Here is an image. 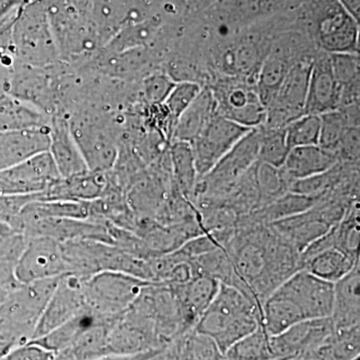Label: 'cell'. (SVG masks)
<instances>
[{"label": "cell", "instance_id": "obj_33", "mask_svg": "<svg viewBox=\"0 0 360 360\" xmlns=\"http://www.w3.org/2000/svg\"><path fill=\"white\" fill-rule=\"evenodd\" d=\"M354 360H360V357L357 356L356 359H354Z\"/></svg>", "mask_w": 360, "mask_h": 360}, {"label": "cell", "instance_id": "obj_17", "mask_svg": "<svg viewBox=\"0 0 360 360\" xmlns=\"http://www.w3.org/2000/svg\"><path fill=\"white\" fill-rule=\"evenodd\" d=\"M98 321H105L97 316L86 307V309L75 315L70 321L53 329L39 340H32L30 342L35 343L56 355L72 345L84 331Z\"/></svg>", "mask_w": 360, "mask_h": 360}, {"label": "cell", "instance_id": "obj_28", "mask_svg": "<svg viewBox=\"0 0 360 360\" xmlns=\"http://www.w3.org/2000/svg\"><path fill=\"white\" fill-rule=\"evenodd\" d=\"M54 356L52 352L30 341L14 347L0 360H53Z\"/></svg>", "mask_w": 360, "mask_h": 360}, {"label": "cell", "instance_id": "obj_16", "mask_svg": "<svg viewBox=\"0 0 360 360\" xmlns=\"http://www.w3.org/2000/svg\"><path fill=\"white\" fill-rule=\"evenodd\" d=\"M357 264H359V257H352L340 248H330L305 259L302 269L322 281L336 283L347 276Z\"/></svg>", "mask_w": 360, "mask_h": 360}, {"label": "cell", "instance_id": "obj_1", "mask_svg": "<svg viewBox=\"0 0 360 360\" xmlns=\"http://www.w3.org/2000/svg\"><path fill=\"white\" fill-rule=\"evenodd\" d=\"M262 321V305L255 298L234 286L220 283L194 329L212 338L225 354L236 341L257 330Z\"/></svg>", "mask_w": 360, "mask_h": 360}, {"label": "cell", "instance_id": "obj_11", "mask_svg": "<svg viewBox=\"0 0 360 360\" xmlns=\"http://www.w3.org/2000/svg\"><path fill=\"white\" fill-rule=\"evenodd\" d=\"M219 285V281L206 276H193L186 283L168 285L188 329L195 328L217 295Z\"/></svg>", "mask_w": 360, "mask_h": 360}, {"label": "cell", "instance_id": "obj_19", "mask_svg": "<svg viewBox=\"0 0 360 360\" xmlns=\"http://www.w3.org/2000/svg\"><path fill=\"white\" fill-rule=\"evenodd\" d=\"M295 63L284 53L272 52L265 56L258 71L257 89L266 110L276 98L284 78Z\"/></svg>", "mask_w": 360, "mask_h": 360}, {"label": "cell", "instance_id": "obj_12", "mask_svg": "<svg viewBox=\"0 0 360 360\" xmlns=\"http://www.w3.org/2000/svg\"><path fill=\"white\" fill-rule=\"evenodd\" d=\"M338 162L335 153L321 146H297L290 149L281 170L292 184L295 180L324 174L335 167Z\"/></svg>", "mask_w": 360, "mask_h": 360}, {"label": "cell", "instance_id": "obj_22", "mask_svg": "<svg viewBox=\"0 0 360 360\" xmlns=\"http://www.w3.org/2000/svg\"><path fill=\"white\" fill-rule=\"evenodd\" d=\"M224 354L226 360H276L270 345V335L262 326L236 341Z\"/></svg>", "mask_w": 360, "mask_h": 360}, {"label": "cell", "instance_id": "obj_20", "mask_svg": "<svg viewBox=\"0 0 360 360\" xmlns=\"http://www.w3.org/2000/svg\"><path fill=\"white\" fill-rule=\"evenodd\" d=\"M329 58L333 75L341 89L340 108L350 105L359 94V54L331 53Z\"/></svg>", "mask_w": 360, "mask_h": 360}, {"label": "cell", "instance_id": "obj_29", "mask_svg": "<svg viewBox=\"0 0 360 360\" xmlns=\"http://www.w3.org/2000/svg\"><path fill=\"white\" fill-rule=\"evenodd\" d=\"M338 160H356L359 158V127H350L335 151Z\"/></svg>", "mask_w": 360, "mask_h": 360}, {"label": "cell", "instance_id": "obj_14", "mask_svg": "<svg viewBox=\"0 0 360 360\" xmlns=\"http://www.w3.org/2000/svg\"><path fill=\"white\" fill-rule=\"evenodd\" d=\"M160 360H226L210 336L191 329L175 338L160 354Z\"/></svg>", "mask_w": 360, "mask_h": 360}, {"label": "cell", "instance_id": "obj_30", "mask_svg": "<svg viewBox=\"0 0 360 360\" xmlns=\"http://www.w3.org/2000/svg\"><path fill=\"white\" fill-rule=\"evenodd\" d=\"M174 89V85L163 77L151 78L148 84V96L151 101H160L169 96L170 91Z\"/></svg>", "mask_w": 360, "mask_h": 360}, {"label": "cell", "instance_id": "obj_23", "mask_svg": "<svg viewBox=\"0 0 360 360\" xmlns=\"http://www.w3.org/2000/svg\"><path fill=\"white\" fill-rule=\"evenodd\" d=\"M321 115L305 113L284 127L288 148L319 146L321 136Z\"/></svg>", "mask_w": 360, "mask_h": 360}, {"label": "cell", "instance_id": "obj_3", "mask_svg": "<svg viewBox=\"0 0 360 360\" xmlns=\"http://www.w3.org/2000/svg\"><path fill=\"white\" fill-rule=\"evenodd\" d=\"M212 90L219 115L250 129H260L264 124L267 110L257 84L236 77L219 82Z\"/></svg>", "mask_w": 360, "mask_h": 360}, {"label": "cell", "instance_id": "obj_7", "mask_svg": "<svg viewBox=\"0 0 360 360\" xmlns=\"http://www.w3.org/2000/svg\"><path fill=\"white\" fill-rule=\"evenodd\" d=\"M85 279L65 274L45 305L32 340H39L86 309Z\"/></svg>", "mask_w": 360, "mask_h": 360}, {"label": "cell", "instance_id": "obj_10", "mask_svg": "<svg viewBox=\"0 0 360 360\" xmlns=\"http://www.w3.org/2000/svg\"><path fill=\"white\" fill-rule=\"evenodd\" d=\"M341 106V89L331 68L329 54L312 61L305 113L321 115Z\"/></svg>", "mask_w": 360, "mask_h": 360}, {"label": "cell", "instance_id": "obj_26", "mask_svg": "<svg viewBox=\"0 0 360 360\" xmlns=\"http://www.w3.org/2000/svg\"><path fill=\"white\" fill-rule=\"evenodd\" d=\"M174 174L180 188L184 193L191 194L198 181L193 148L188 142H177L172 151Z\"/></svg>", "mask_w": 360, "mask_h": 360}, {"label": "cell", "instance_id": "obj_8", "mask_svg": "<svg viewBox=\"0 0 360 360\" xmlns=\"http://www.w3.org/2000/svg\"><path fill=\"white\" fill-rule=\"evenodd\" d=\"M66 274L61 243L49 238H26V243L15 266L20 283L58 278Z\"/></svg>", "mask_w": 360, "mask_h": 360}, {"label": "cell", "instance_id": "obj_13", "mask_svg": "<svg viewBox=\"0 0 360 360\" xmlns=\"http://www.w3.org/2000/svg\"><path fill=\"white\" fill-rule=\"evenodd\" d=\"M330 319L335 329L360 326L359 264L335 283V300Z\"/></svg>", "mask_w": 360, "mask_h": 360}, {"label": "cell", "instance_id": "obj_5", "mask_svg": "<svg viewBox=\"0 0 360 360\" xmlns=\"http://www.w3.org/2000/svg\"><path fill=\"white\" fill-rule=\"evenodd\" d=\"M250 130L215 113L191 143L198 179L207 174Z\"/></svg>", "mask_w": 360, "mask_h": 360}, {"label": "cell", "instance_id": "obj_4", "mask_svg": "<svg viewBox=\"0 0 360 360\" xmlns=\"http://www.w3.org/2000/svg\"><path fill=\"white\" fill-rule=\"evenodd\" d=\"M302 314L303 321L330 317L335 300V283L322 281L305 269L295 272L276 290Z\"/></svg>", "mask_w": 360, "mask_h": 360}, {"label": "cell", "instance_id": "obj_18", "mask_svg": "<svg viewBox=\"0 0 360 360\" xmlns=\"http://www.w3.org/2000/svg\"><path fill=\"white\" fill-rule=\"evenodd\" d=\"M360 354V326L335 329L311 354V360H354Z\"/></svg>", "mask_w": 360, "mask_h": 360}, {"label": "cell", "instance_id": "obj_9", "mask_svg": "<svg viewBox=\"0 0 360 360\" xmlns=\"http://www.w3.org/2000/svg\"><path fill=\"white\" fill-rule=\"evenodd\" d=\"M333 330L330 317L298 322L270 336V345L276 360H288L311 354Z\"/></svg>", "mask_w": 360, "mask_h": 360}, {"label": "cell", "instance_id": "obj_21", "mask_svg": "<svg viewBox=\"0 0 360 360\" xmlns=\"http://www.w3.org/2000/svg\"><path fill=\"white\" fill-rule=\"evenodd\" d=\"M321 41L329 54L356 53L357 32L349 20L338 18L322 26Z\"/></svg>", "mask_w": 360, "mask_h": 360}, {"label": "cell", "instance_id": "obj_25", "mask_svg": "<svg viewBox=\"0 0 360 360\" xmlns=\"http://www.w3.org/2000/svg\"><path fill=\"white\" fill-rule=\"evenodd\" d=\"M321 127L319 146L335 153L341 139L350 127V117L345 108L328 111L321 115Z\"/></svg>", "mask_w": 360, "mask_h": 360}, {"label": "cell", "instance_id": "obj_32", "mask_svg": "<svg viewBox=\"0 0 360 360\" xmlns=\"http://www.w3.org/2000/svg\"><path fill=\"white\" fill-rule=\"evenodd\" d=\"M7 231V229L4 225H0V236H4V233H6V231Z\"/></svg>", "mask_w": 360, "mask_h": 360}, {"label": "cell", "instance_id": "obj_15", "mask_svg": "<svg viewBox=\"0 0 360 360\" xmlns=\"http://www.w3.org/2000/svg\"><path fill=\"white\" fill-rule=\"evenodd\" d=\"M217 112V101L212 90L210 87H205L193 103L179 116L175 129L177 141L191 143Z\"/></svg>", "mask_w": 360, "mask_h": 360}, {"label": "cell", "instance_id": "obj_6", "mask_svg": "<svg viewBox=\"0 0 360 360\" xmlns=\"http://www.w3.org/2000/svg\"><path fill=\"white\" fill-rule=\"evenodd\" d=\"M259 129H251L217 163L201 180L202 193H219L229 189L258 161Z\"/></svg>", "mask_w": 360, "mask_h": 360}, {"label": "cell", "instance_id": "obj_2", "mask_svg": "<svg viewBox=\"0 0 360 360\" xmlns=\"http://www.w3.org/2000/svg\"><path fill=\"white\" fill-rule=\"evenodd\" d=\"M150 283L122 272H99L85 283L86 307L101 319L116 321Z\"/></svg>", "mask_w": 360, "mask_h": 360}, {"label": "cell", "instance_id": "obj_27", "mask_svg": "<svg viewBox=\"0 0 360 360\" xmlns=\"http://www.w3.org/2000/svg\"><path fill=\"white\" fill-rule=\"evenodd\" d=\"M202 87L194 82H182L175 85L169 96H167V104L169 110L176 118L187 110L193 103L194 99L200 94Z\"/></svg>", "mask_w": 360, "mask_h": 360}, {"label": "cell", "instance_id": "obj_31", "mask_svg": "<svg viewBox=\"0 0 360 360\" xmlns=\"http://www.w3.org/2000/svg\"><path fill=\"white\" fill-rule=\"evenodd\" d=\"M161 350L160 352H156L155 354H153L151 355H149V356L146 357V359L142 360H160V354Z\"/></svg>", "mask_w": 360, "mask_h": 360}, {"label": "cell", "instance_id": "obj_24", "mask_svg": "<svg viewBox=\"0 0 360 360\" xmlns=\"http://www.w3.org/2000/svg\"><path fill=\"white\" fill-rule=\"evenodd\" d=\"M258 161L276 168L283 167L290 148L286 142L284 129L260 127Z\"/></svg>", "mask_w": 360, "mask_h": 360}]
</instances>
